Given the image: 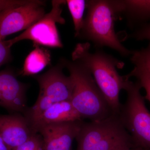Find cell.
<instances>
[{
    "label": "cell",
    "mask_w": 150,
    "mask_h": 150,
    "mask_svg": "<svg viewBox=\"0 0 150 150\" xmlns=\"http://www.w3.org/2000/svg\"><path fill=\"white\" fill-rule=\"evenodd\" d=\"M87 13L79 37L91 41L96 48L109 47L121 56H131L132 51L121 43L115 30V22L121 18V0L86 1Z\"/></svg>",
    "instance_id": "6da1fadb"
},
{
    "label": "cell",
    "mask_w": 150,
    "mask_h": 150,
    "mask_svg": "<svg viewBox=\"0 0 150 150\" xmlns=\"http://www.w3.org/2000/svg\"><path fill=\"white\" fill-rule=\"evenodd\" d=\"M90 47L88 42L78 43L72 54L73 61L80 62L88 69L113 113L118 114L121 106L120 92L128 79L120 76L116 69H123L124 63L100 50L92 53Z\"/></svg>",
    "instance_id": "7a4b0ae2"
},
{
    "label": "cell",
    "mask_w": 150,
    "mask_h": 150,
    "mask_svg": "<svg viewBox=\"0 0 150 150\" xmlns=\"http://www.w3.org/2000/svg\"><path fill=\"white\" fill-rule=\"evenodd\" d=\"M74 86L71 102L81 119L101 121L114 114L86 67L78 62L62 59Z\"/></svg>",
    "instance_id": "3957f363"
},
{
    "label": "cell",
    "mask_w": 150,
    "mask_h": 150,
    "mask_svg": "<svg viewBox=\"0 0 150 150\" xmlns=\"http://www.w3.org/2000/svg\"><path fill=\"white\" fill-rule=\"evenodd\" d=\"M77 150H117L132 146V138L118 114L101 121L83 122L76 138Z\"/></svg>",
    "instance_id": "277c9868"
},
{
    "label": "cell",
    "mask_w": 150,
    "mask_h": 150,
    "mask_svg": "<svg viewBox=\"0 0 150 150\" xmlns=\"http://www.w3.org/2000/svg\"><path fill=\"white\" fill-rule=\"evenodd\" d=\"M141 86L127 79L123 90L127 93L125 103L121 105L118 116L133 142L150 149V112L141 93Z\"/></svg>",
    "instance_id": "5b68a950"
},
{
    "label": "cell",
    "mask_w": 150,
    "mask_h": 150,
    "mask_svg": "<svg viewBox=\"0 0 150 150\" xmlns=\"http://www.w3.org/2000/svg\"><path fill=\"white\" fill-rule=\"evenodd\" d=\"M52 8L39 20L25 30L18 36L8 41L12 46L19 41L32 40L33 45L44 46L51 48L63 47L56 23L64 24L66 21L62 16L63 6L66 1L54 0L51 1Z\"/></svg>",
    "instance_id": "8992f818"
},
{
    "label": "cell",
    "mask_w": 150,
    "mask_h": 150,
    "mask_svg": "<svg viewBox=\"0 0 150 150\" xmlns=\"http://www.w3.org/2000/svg\"><path fill=\"white\" fill-rule=\"evenodd\" d=\"M45 2L29 0L0 12V40L8 35L25 30L45 14Z\"/></svg>",
    "instance_id": "52a82bcc"
},
{
    "label": "cell",
    "mask_w": 150,
    "mask_h": 150,
    "mask_svg": "<svg viewBox=\"0 0 150 150\" xmlns=\"http://www.w3.org/2000/svg\"><path fill=\"white\" fill-rule=\"evenodd\" d=\"M63 67L61 62L43 74L35 76L40 87L39 95L48 97L55 103L71 100L74 86L69 76L63 72Z\"/></svg>",
    "instance_id": "ba28073f"
},
{
    "label": "cell",
    "mask_w": 150,
    "mask_h": 150,
    "mask_svg": "<svg viewBox=\"0 0 150 150\" xmlns=\"http://www.w3.org/2000/svg\"><path fill=\"white\" fill-rule=\"evenodd\" d=\"M82 122L81 120L53 123L39 128L37 133L43 139L44 150H71Z\"/></svg>",
    "instance_id": "9c48e42d"
},
{
    "label": "cell",
    "mask_w": 150,
    "mask_h": 150,
    "mask_svg": "<svg viewBox=\"0 0 150 150\" xmlns=\"http://www.w3.org/2000/svg\"><path fill=\"white\" fill-rule=\"evenodd\" d=\"M33 132L25 117L0 114V136L11 150L24 143Z\"/></svg>",
    "instance_id": "30bf717a"
},
{
    "label": "cell",
    "mask_w": 150,
    "mask_h": 150,
    "mask_svg": "<svg viewBox=\"0 0 150 150\" xmlns=\"http://www.w3.org/2000/svg\"><path fill=\"white\" fill-rule=\"evenodd\" d=\"M0 87L4 108L11 111H24L25 87L13 73L8 70L0 71Z\"/></svg>",
    "instance_id": "8fae6325"
},
{
    "label": "cell",
    "mask_w": 150,
    "mask_h": 150,
    "mask_svg": "<svg viewBox=\"0 0 150 150\" xmlns=\"http://www.w3.org/2000/svg\"><path fill=\"white\" fill-rule=\"evenodd\" d=\"M82 119L71 100L55 103L42 115L29 123L30 129L37 133L39 128L48 124L81 121Z\"/></svg>",
    "instance_id": "7c38bea8"
},
{
    "label": "cell",
    "mask_w": 150,
    "mask_h": 150,
    "mask_svg": "<svg viewBox=\"0 0 150 150\" xmlns=\"http://www.w3.org/2000/svg\"><path fill=\"white\" fill-rule=\"evenodd\" d=\"M122 4L121 17L126 18L130 28L150 21V0H122Z\"/></svg>",
    "instance_id": "4fadbf2b"
},
{
    "label": "cell",
    "mask_w": 150,
    "mask_h": 150,
    "mask_svg": "<svg viewBox=\"0 0 150 150\" xmlns=\"http://www.w3.org/2000/svg\"><path fill=\"white\" fill-rule=\"evenodd\" d=\"M34 49L25 58L21 74L23 76L36 75L50 65L51 54L48 49L33 45Z\"/></svg>",
    "instance_id": "5bb4252c"
},
{
    "label": "cell",
    "mask_w": 150,
    "mask_h": 150,
    "mask_svg": "<svg viewBox=\"0 0 150 150\" xmlns=\"http://www.w3.org/2000/svg\"><path fill=\"white\" fill-rule=\"evenodd\" d=\"M66 3L72 18L75 37H79L83 26V13L86 6V1L67 0Z\"/></svg>",
    "instance_id": "9a60e30c"
},
{
    "label": "cell",
    "mask_w": 150,
    "mask_h": 150,
    "mask_svg": "<svg viewBox=\"0 0 150 150\" xmlns=\"http://www.w3.org/2000/svg\"><path fill=\"white\" fill-rule=\"evenodd\" d=\"M55 103L48 97L38 95L35 104L26 111L25 118L29 124L43 114L52 105Z\"/></svg>",
    "instance_id": "2e32d148"
},
{
    "label": "cell",
    "mask_w": 150,
    "mask_h": 150,
    "mask_svg": "<svg viewBox=\"0 0 150 150\" xmlns=\"http://www.w3.org/2000/svg\"><path fill=\"white\" fill-rule=\"evenodd\" d=\"M130 60L134 67L145 71L150 75V41L146 48L132 51Z\"/></svg>",
    "instance_id": "e0dca14e"
},
{
    "label": "cell",
    "mask_w": 150,
    "mask_h": 150,
    "mask_svg": "<svg viewBox=\"0 0 150 150\" xmlns=\"http://www.w3.org/2000/svg\"><path fill=\"white\" fill-rule=\"evenodd\" d=\"M125 76L129 79L131 77L137 78L142 88L144 89L146 91L145 99L150 102V75L145 71L134 67L131 72Z\"/></svg>",
    "instance_id": "ac0fdd59"
},
{
    "label": "cell",
    "mask_w": 150,
    "mask_h": 150,
    "mask_svg": "<svg viewBox=\"0 0 150 150\" xmlns=\"http://www.w3.org/2000/svg\"><path fill=\"white\" fill-rule=\"evenodd\" d=\"M12 150H44L43 139L40 134L33 133L27 141Z\"/></svg>",
    "instance_id": "d6986e66"
},
{
    "label": "cell",
    "mask_w": 150,
    "mask_h": 150,
    "mask_svg": "<svg viewBox=\"0 0 150 150\" xmlns=\"http://www.w3.org/2000/svg\"><path fill=\"white\" fill-rule=\"evenodd\" d=\"M126 38H133L137 40H148L150 41V23L143 25L131 34L127 35Z\"/></svg>",
    "instance_id": "ffe728a7"
},
{
    "label": "cell",
    "mask_w": 150,
    "mask_h": 150,
    "mask_svg": "<svg viewBox=\"0 0 150 150\" xmlns=\"http://www.w3.org/2000/svg\"><path fill=\"white\" fill-rule=\"evenodd\" d=\"M11 47L8 40H0V67L11 59Z\"/></svg>",
    "instance_id": "44dd1931"
},
{
    "label": "cell",
    "mask_w": 150,
    "mask_h": 150,
    "mask_svg": "<svg viewBox=\"0 0 150 150\" xmlns=\"http://www.w3.org/2000/svg\"><path fill=\"white\" fill-rule=\"evenodd\" d=\"M29 0H0V12L15 6L24 4Z\"/></svg>",
    "instance_id": "7402d4cb"
},
{
    "label": "cell",
    "mask_w": 150,
    "mask_h": 150,
    "mask_svg": "<svg viewBox=\"0 0 150 150\" xmlns=\"http://www.w3.org/2000/svg\"><path fill=\"white\" fill-rule=\"evenodd\" d=\"M0 150H11L0 136Z\"/></svg>",
    "instance_id": "603a6c76"
},
{
    "label": "cell",
    "mask_w": 150,
    "mask_h": 150,
    "mask_svg": "<svg viewBox=\"0 0 150 150\" xmlns=\"http://www.w3.org/2000/svg\"><path fill=\"white\" fill-rule=\"evenodd\" d=\"M117 150H142L141 149L137 148V149H133L132 146H126L124 147L121 148Z\"/></svg>",
    "instance_id": "cb8c5ba5"
}]
</instances>
